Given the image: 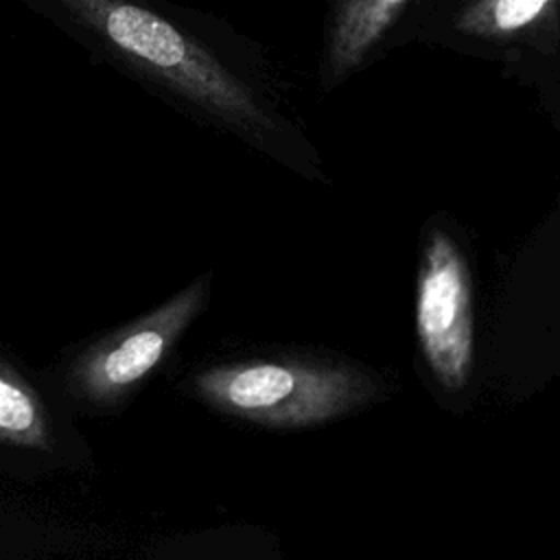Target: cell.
I'll return each instance as SVG.
<instances>
[{
    "label": "cell",
    "instance_id": "obj_7",
    "mask_svg": "<svg viewBox=\"0 0 560 560\" xmlns=\"http://www.w3.org/2000/svg\"><path fill=\"white\" fill-rule=\"evenodd\" d=\"M556 0H477L455 20V28L475 37H510L542 20Z\"/></svg>",
    "mask_w": 560,
    "mask_h": 560
},
{
    "label": "cell",
    "instance_id": "obj_2",
    "mask_svg": "<svg viewBox=\"0 0 560 560\" xmlns=\"http://www.w3.org/2000/svg\"><path fill=\"white\" fill-rule=\"evenodd\" d=\"M195 394L210 407L276 429L335 420L374 394L368 374L319 361L252 359L210 365L195 374Z\"/></svg>",
    "mask_w": 560,
    "mask_h": 560
},
{
    "label": "cell",
    "instance_id": "obj_4",
    "mask_svg": "<svg viewBox=\"0 0 560 560\" xmlns=\"http://www.w3.org/2000/svg\"><path fill=\"white\" fill-rule=\"evenodd\" d=\"M208 280L199 278L144 317L92 343L70 368L72 392L92 405H114L129 394L190 326L206 304Z\"/></svg>",
    "mask_w": 560,
    "mask_h": 560
},
{
    "label": "cell",
    "instance_id": "obj_5",
    "mask_svg": "<svg viewBox=\"0 0 560 560\" xmlns=\"http://www.w3.org/2000/svg\"><path fill=\"white\" fill-rule=\"evenodd\" d=\"M409 0H339L326 44L328 79L357 70L400 18Z\"/></svg>",
    "mask_w": 560,
    "mask_h": 560
},
{
    "label": "cell",
    "instance_id": "obj_3",
    "mask_svg": "<svg viewBox=\"0 0 560 560\" xmlns=\"http://www.w3.org/2000/svg\"><path fill=\"white\" fill-rule=\"evenodd\" d=\"M416 330L433 376L446 389H462L475 361L470 271L457 243L438 228L429 232L420 258Z\"/></svg>",
    "mask_w": 560,
    "mask_h": 560
},
{
    "label": "cell",
    "instance_id": "obj_6",
    "mask_svg": "<svg viewBox=\"0 0 560 560\" xmlns=\"http://www.w3.org/2000/svg\"><path fill=\"white\" fill-rule=\"evenodd\" d=\"M0 442L15 448L50 451V413L35 387L0 357Z\"/></svg>",
    "mask_w": 560,
    "mask_h": 560
},
{
    "label": "cell",
    "instance_id": "obj_1",
    "mask_svg": "<svg viewBox=\"0 0 560 560\" xmlns=\"http://www.w3.org/2000/svg\"><path fill=\"white\" fill-rule=\"evenodd\" d=\"M114 50L171 92L247 133L271 129L256 94L208 48L131 0H57Z\"/></svg>",
    "mask_w": 560,
    "mask_h": 560
}]
</instances>
